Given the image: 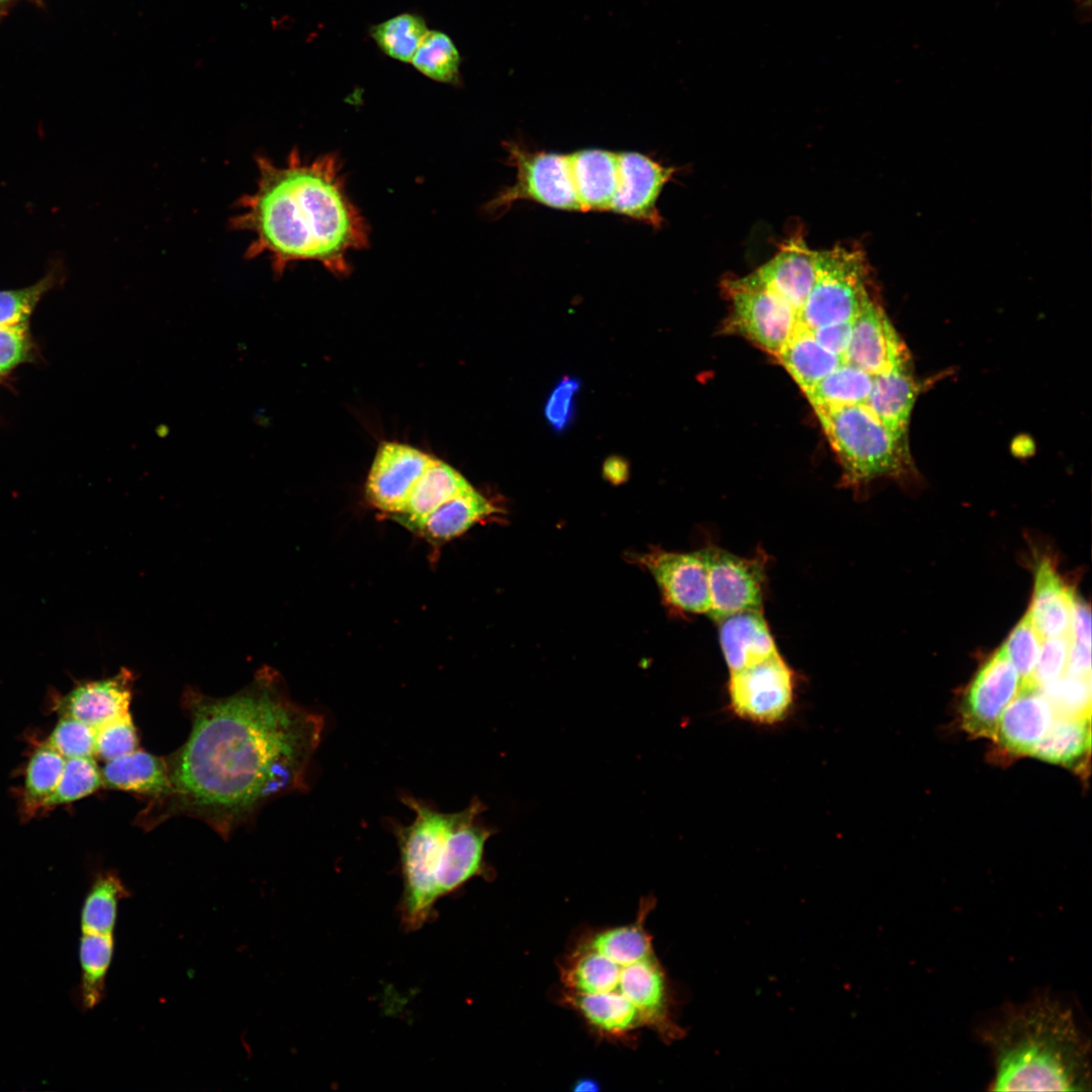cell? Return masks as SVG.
Instances as JSON below:
<instances>
[{"label":"cell","mask_w":1092,"mask_h":1092,"mask_svg":"<svg viewBox=\"0 0 1092 1092\" xmlns=\"http://www.w3.org/2000/svg\"><path fill=\"white\" fill-rule=\"evenodd\" d=\"M27 328L0 326V374H6L30 357Z\"/></svg>","instance_id":"cell-43"},{"label":"cell","mask_w":1092,"mask_h":1092,"mask_svg":"<svg viewBox=\"0 0 1092 1092\" xmlns=\"http://www.w3.org/2000/svg\"><path fill=\"white\" fill-rule=\"evenodd\" d=\"M567 160L580 211H610L619 182L618 153L585 149Z\"/></svg>","instance_id":"cell-22"},{"label":"cell","mask_w":1092,"mask_h":1092,"mask_svg":"<svg viewBox=\"0 0 1092 1092\" xmlns=\"http://www.w3.org/2000/svg\"><path fill=\"white\" fill-rule=\"evenodd\" d=\"M412 63L432 80L443 83L458 81L460 55L452 39L444 32L428 30Z\"/></svg>","instance_id":"cell-33"},{"label":"cell","mask_w":1092,"mask_h":1092,"mask_svg":"<svg viewBox=\"0 0 1092 1092\" xmlns=\"http://www.w3.org/2000/svg\"><path fill=\"white\" fill-rule=\"evenodd\" d=\"M61 267L56 265L47 274L27 287L0 290V326L27 328L29 316L47 292L60 282Z\"/></svg>","instance_id":"cell-35"},{"label":"cell","mask_w":1092,"mask_h":1092,"mask_svg":"<svg viewBox=\"0 0 1092 1092\" xmlns=\"http://www.w3.org/2000/svg\"><path fill=\"white\" fill-rule=\"evenodd\" d=\"M1066 671L1073 676L1091 677V647L1072 642Z\"/></svg>","instance_id":"cell-46"},{"label":"cell","mask_w":1092,"mask_h":1092,"mask_svg":"<svg viewBox=\"0 0 1092 1092\" xmlns=\"http://www.w3.org/2000/svg\"><path fill=\"white\" fill-rule=\"evenodd\" d=\"M181 703L189 736L165 756L168 788L148 799L136 826L151 830L186 816L228 839L268 802L306 790L324 718L293 702L277 671L263 666L222 698L188 687Z\"/></svg>","instance_id":"cell-1"},{"label":"cell","mask_w":1092,"mask_h":1092,"mask_svg":"<svg viewBox=\"0 0 1092 1092\" xmlns=\"http://www.w3.org/2000/svg\"><path fill=\"white\" fill-rule=\"evenodd\" d=\"M907 357V349L887 314L870 298L851 322L843 361L875 376Z\"/></svg>","instance_id":"cell-17"},{"label":"cell","mask_w":1092,"mask_h":1092,"mask_svg":"<svg viewBox=\"0 0 1092 1092\" xmlns=\"http://www.w3.org/2000/svg\"><path fill=\"white\" fill-rule=\"evenodd\" d=\"M139 748V735L130 713L96 729L95 755L109 761Z\"/></svg>","instance_id":"cell-40"},{"label":"cell","mask_w":1092,"mask_h":1092,"mask_svg":"<svg viewBox=\"0 0 1092 1092\" xmlns=\"http://www.w3.org/2000/svg\"><path fill=\"white\" fill-rule=\"evenodd\" d=\"M134 680L133 672L121 667L111 677L83 682L65 696L60 711L97 729L129 713Z\"/></svg>","instance_id":"cell-18"},{"label":"cell","mask_w":1092,"mask_h":1092,"mask_svg":"<svg viewBox=\"0 0 1092 1092\" xmlns=\"http://www.w3.org/2000/svg\"><path fill=\"white\" fill-rule=\"evenodd\" d=\"M873 382V375L843 362L804 394L811 405L866 404Z\"/></svg>","instance_id":"cell-31"},{"label":"cell","mask_w":1092,"mask_h":1092,"mask_svg":"<svg viewBox=\"0 0 1092 1092\" xmlns=\"http://www.w3.org/2000/svg\"><path fill=\"white\" fill-rule=\"evenodd\" d=\"M1071 636L1073 643L1091 647L1090 609L1081 600L1075 599L1071 624Z\"/></svg>","instance_id":"cell-45"},{"label":"cell","mask_w":1092,"mask_h":1092,"mask_svg":"<svg viewBox=\"0 0 1092 1092\" xmlns=\"http://www.w3.org/2000/svg\"><path fill=\"white\" fill-rule=\"evenodd\" d=\"M1072 645L1071 634L1044 638L1032 673V682L1041 687L1063 675Z\"/></svg>","instance_id":"cell-42"},{"label":"cell","mask_w":1092,"mask_h":1092,"mask_svg":"<svg viewBox=\"0 0 1092 1092\" xmlns=\"http://www.w3.org/2000/svg\"><path fill=\"white\" fill-rule=\"evenodd\" d=\"M722 285L730 301L728 332L776 357L798 328V312L769 290L741 286L731 279Z\"/></svg>","instance_id":"cell-10"},{"label":"cell","mask_w":1092,"mask_h":1092,"mask_svg":"<svg viewBox=\"0 0 1092 1092\" xmlns=\"http://www.w3.org/2000/svg\"><path fill=\"white\" fill-rule=\"evenodd\" d=\"M1074 592L1061 578L1050 559L1035 570L1034 592L1028 614L1041 637L1071 634Z\"/></svg>","instance_id":"cell-23"},{"label":"cell","mask_w":1092,"mask_h":1092,"mask_svg":"<svg viewBox=\"0 0 1092 1092\" xmlns=\"http://www.w3.org/2000/svg\"><path fill=\"white\" fill-rule=\"evenodd\" d=\"M844 478L860 484L911 469L908 443L897 439L867 404L812 405Z\"/></svg>","instance_id":"cell-6"},{"label":"cell","mask_w":1092,"mask_h":1092,"mask_svg":"<svg viewBox=\"0 0 1092 1092\" xmlns=\"http://www.w3.org/2000/svg\"><path fill=\"white\" fill-rule=\"evenodd\" d=\"M114 945V934L81 932L79 997L83 1010L93 1009L105 997L106 978L112 963Z\"/></svg>","instance_id":"cell-29"},{"label":"cell","mask_w":1092,"mask_h":1092,"mask_svg":"<svg viewBox=\"0 0 1092 1092\" xmlns=\"http://www.w3.org/2000/svg\"><path fill=\"white\" fill-rule=\"evenodd\" d=\"M978 1036L993 1060V1091L1091 1090L1090 1041L1050 995L1005 1005Z\"/></svg>","instance_id":"cell-4"},{"label":"cell","mask_w":1092,"mask_h":1092,"mask_svg":"<svg viewBox=\"0 0 1092 1092\" xmlns=\"http://www.w3.org/2000/svg\"><path fill=\"white\" fill-rule=\"evenodd\" d=\"M618 162L619 182L610 211L660 228L657 200L675 170L635 152L618 153Z\"/></svg>","instance_id":"cell-16"},{"label":"cell","mask_w":1092,"mask_h":1092,"mask_svg":"<svg viewBox=\"0 0 1092 1092\" xmlns=\"http://www.w3.org/2000/svg\"><path fill=\"white\" fill-rule=\"evenodd\" d=\"M497 511L471 485L429 515L416 532L432 542H447Z\"/></svg>","instance_id":"cell-26"},{"label":"cell","mask_w":1092,"mask_h":1092,"mask_svg":"<svg viewBox=\"0 0 1092 1092\" xmlns=\"http://www.w3.org/2000/svg\"><path fill=\"white\" fill-rule=\"evenodd\" d=\"M129 895L117 874H99L90 886L81 907V932L114 934L119 902Z\"/></svg>","instance_id":"cell-30"},{"label":"cell","mask_w":1092,"mask_h":1092,"mask_svg":"<svg viewBox=\"0 0 1092 1092\" xmlns=\"http://www.w3.org/2000/svg\"><path fill=\"white\" fill-rule=\"evenodd\" d=\"M66 758L48 743L33 752L25 772L23 801L27 811L44 808L60 782Z\"/></svg>","instance_id":"cell-32"},{"label":"cell","mask_w":1092,"mask_h":1092,"mask_svg":"<svg viewBox=\"0 0 1092 1092\" xmlns=\"http://www.w3.org/2000/svg\"><path fill=\"white\" fill-rule=\"evenodd\" d=\"M505 148L508 162L517 173L516 182L487 203V212L502 215L521 200L554 209L580 211L567 155L530 151L515 142L506 143Z\"/></svg>","instance_id":"cell-8"},{"label":"cell","mask_w":1092,"mask_h":1092,"mask_svg":"<svg viewBox=\"0 0 1092 1092\" xmlns=\"http://www.w3.org/2000/svg\"><path fill=\"white\" fill-rule=\"evenodd\" d=\"M101 777L106 788L147 796V799L163 794L169 785L165 756L139 748L106 761Z\"/></svg>","instance_id":"cell-25"},{"label":"cell","mask_w":1092,"mask_h":1092,"mask_svg":"<svg viewBox=\"0 0 1092 1092\" xmlns=\"http://www.w3.org/2000/svg\"><path fill=\"white\" fill-rule=\"evenodd\" d=\"M1091 743L1090 716L1055 715L1031 755L1053 763L1071 765L1082 760Z\"/></svg>","instance_id":"cell-28"},{"label":"cell","mask_w":1092,"mask_h":1092,"mask_svg":"<svg viewBox=\"0 0 1092 1092\" xmlns=\"http://www.w3.org/2000/svg\"><path fill=\"white\" fill-rule=\"evenodd\" d=\"M706 562L711 601L710 617L762 609L768 557L758 551L745 557L710 544L700 549Z\"/></svg>","instance_id":"cell-11"},{"label":"cell","mask_w":1092,"mask_h":1092,"mask_svg":"<svg viewBox=\"0 0 1092 1092\" xmlns=\"http://www.w3.org/2000/svg\"><path fill=\"white\" fill-rule=\"evenodd\" d=\"M470 486L461 473L434 457L414 486L404 509L391 518L416 532L429 515Z\"/></svg>","instance_id":"cell-24"},{"label":"cell","mask_w":1092,"mask_h":1092,"mask_svg":"<svg viewBox=\"0 0 1092 1092\" xmlns=\"http://www.w3.org/2000/svg\"><path fill=\"white\" fill-rule=\"evenodd\" d=\"M95 728L75 718L63 716L47 743L67 759L95 756Z\"/></svg>","instance_id":"cell-39"},{"label":"cell","mask_w":1092,"mask_h":1092,"mask_svg":"<svg viewBox=\"0 0 1092 1092\" xmlns=\"http://www.w3.org/2000/svg\"><path fill=\"white\" fill-rule=\"evenodd\" d=\"M103 786L94 756L67 758L60 782L44 808L80 800Z\"/></svg>","instance_id":"cell-36"},{"label":"cell","mask_w":1092,"mask_h":1092,"mask_svg":"<svg viewBox=\"0 0 1092 1092\" xmlns=\"http://www.w3.org/2000/svg\"><path fill=\"white\" fill-rule=\"evenodd\" d=\"M630 475L629 462L621 456L608 457L603 464V476L612 484L624 483Z\"/></svg>","instance_id":"cell-47"},{"label":"cell","mask_w":1092,"mask_h":1092,"mask_svg":"<svg viewBox=\"0 0 1092 1092\" xmlns=\"http://www.w3.org/2000/svg\"><path fill=\"white\" fill-rule=\"evenodd\" d=\"M1055 715L1039 687H1024L1001 714L995 738L1012 753L1029 754Z\"/></svg>","instance_id":"cell-19"},{"label":"cell","mask_w":1092,"mask_h":1092,"mask_svg":"<svg viewBox=\"0 0 1092 1092\" xmlns=\"http://www.w3.org/2000/svg\"><path fill=\"white\" fill-rule=\"evenodd\" d=\"M1023 688L1021 678L1003 647L998 649L974 677L963 704V724L972 735L991 738L1001 714Z\"/></svg>","instance_id":"cell-13"},{"label":"cell","mask_w":1092,"mask_h":1092,"mask_svg":"<svg viewBox=\"0 0 1092 1092\" xmlns=\"http://www.w3.org/2000/svg\"><path fill=\"white\" fill-rule=\"evenodd\" d=\"M427 31L422 17L403 13L374 25L371 35L387 56L411 62Z\"/></svg>","instance_id":"cell-34"},{"label":"cell","mask_w":1092,"mask_h":1092,"mask_svg":"<svg viewBox=\"0 0 1092 1092\" xmlns=\"http://www.w3.org/2000/svg\"><path fill=\"white\" fill-rule=\"evenodd\" d=\"M776 358L803 392L844 362L842 357L823 348L811 330L800 324Z\"/></svg>","instance_id":"cell-27"},{"label":"cell","mask_w":1092,"mask_h":1092,"mask_svg":"<svg viewBox=\"0 0 1092 1092\" xmlns=\"http://www.w3.org/2000/svg\"><path fill=\"white\" fill-rule=\"evenodd\" d=\"M630 558L652 575L664 605L671 611L710 615L708 571L701 550L675 552L652 548Z\"/></svg>","instance_id":"cell-12"},{"label":"cell","mask_w":1092,"mask_h":1092,"mask_svg":"<svg viewBox=\"0 0 1092 1092\" xmlns=\"http://www.w3.org/2000/svg\"><path fill=\"white\" fill-rule=\"evenodd\" d=\"M1091 677H1078L1070 674L1040 687L1051 703L1056 715L1090 716Z\"/></svg>","instance_id":"cell-38"},{"label":"cell","mask_w":1092,"mask_h":1092,"mask_svg":"<svg viewBox=\"0 0 1092 1092\" xmlns=\"http://www.w3.org/2000/svg\"><path fill=\"white\" fill-rule=\"evenodd\" d=\"M433 459V456L406 444L382 443L366 480L368 502L390 517L399 514Z\"/></svg>","instance_id":"cell-15"},{"label":"cell","mask_w":1092,"mask_h":1092,"mask_svg":"<svg viewBox=\"0 0 1092 1092\" xmlns=\"http://www.w3.org/2000/svg\"><path fill=\"white\" fill-rule=\"evenodd\" d=\"M581 381L574 376H563L553 387L544 406V417L550 428L561 433L574 418V400Z\"/></svg>","instance_id":"cell-41"},{"label":"cell","mask_w":1092,"mask_h":1092,"mask_svg":"<svg viewBox=\"0 0 1092 1092\" xmlns=\"http://www.w3.org/2000/svg\"><path fill=\"white\" fill-rule=\"evenodd\" d=\"M0 1H3V0H0Z\"/></svg>","instance_id":"cell-48"},{"label":"cell","mask_w":1092,"mask_h":1092,"mask_svg":"<svg viewBox=\"0 0 1092 1092\" xmlns=\"http://www.w3.org/2000/svg\"><path fill=\"white\" fill-rule=\"evenodd\" d=\"M811 332L823 348L843 359L851 338V322L825 325Z\"/></svg>","instance_id":"cell-44"},{"label":"cell","mask_w":1092,"mask_h":1092,"mask_svg":"<svg viewBox=\"0 0 1092 1092\" xmlns=\"http://www.w3.org/2000/svg\"><path fill=\"white\" fill-rule=\"evenodd\" d=\"M816 268V280L799 312V324L812 331L852 322L871 298L863 253L838 245L817 251Z\"/></svg>","instance_id":"cell-7"},{"label":"cell","mask_w":1092,"mask_h":1092,"mask_svg":"<svg viewBox=\"0 0 1092 1092\" xmlns=\"http://www.w3.org/2000/svg\"><path fill=\"white\" fill-rule=\"evenodd\" d=\"M798 677L780 651L729 672L728 707L737 718L774 726L787 720L797 699Z\"/></svg>","instance_id":"cell-9"},{"label":"cell","mask_w":1092,"mask_h":1092,"mask_svg":"<svg viewBox=\"0 0 1092 1092\" xmlns=\"http://www.w3.org/2000/svg\"><path fill=\"white\" fill-rule=\"evenodd\" d=\"M918 394L909 357L875 375L868 407L899 440L907 442L910 416Z\"/></svg>","instance_id":"cell-21"},{"label":"cell","mask_w":1092,"mask_h":1092,"mask_svg":"<svg viewBox=\"0 0 1092 1092\" xmlns=\"http://www.w3.org/2000/svg\"><path fill=\"white\" fill-rule=\"evenodd\" d=\"M1042 641L1043 638L1036 630L1027 612L1002 646L1008 659L1017 670L1023 688L1035 686L1032 682V673L1038 660Z\"/></svg>","instance_id":"cell-37"},{"label":"cell","mask_w":1092,"mask_h":1092,"mask_svg":"<svg viewBox=\"0 0 1092 1092\" xmlns=\"http://www.w3.org/2000/svg\"><path fill=\"white\" fill-rule=\"evenodd\" d=\"M728 671H736L779 652L762 609L737 612L716 621Z\"/></svg>","instance_id":"cell-20"},{"label":"cell","mask_w":1092,"mask_h":1092,"mask_svg":"<svg viewBox=\"0 0 1092 1092\" xmlns=\"http://www.w3.org/2000/svg\"><path fill=\"white\" fill-rule=\"evenodd\" d=\"M817 250H812L801 233L785 240L772 258L734 283L769 290L785 299L799 315L816 280Z\"/></svg>","instance_id":"cell-14"},{"label":"cell","mask_w":1092,"mask_h":1092,"mask_svg":"<svg viewBox=\"0 0 1092 1092\" xmlns=\"http://www.w3.org/2000/svg\"><path fill=\"white\" fill-rule=\"evenodd\" d=\"M415 813L407 825H394L403 878L401 917L416 930L431 916L435 903L484 874V849L493 830L481 814L477 798L459 812L444 813L422 800L404 796Z\"/></svg>","instance_id":"cell-5"},{"label":"cell","mask_w":1092,"mask_h":1092,"mask_svg":"<svg viewBox=\"0 0 1092 1092\" xmlns=\"http://www.w3.org/2000/svg\"><path fill=\"white\" fill-rule=\"evenodd\" d=\"M256 163V189L239 200L232 219L235 230L253 236L247 257L267 255L277 275L298 261L347 275L348 253L366 248L369 233L347 194L338 157L307 161L293 151L282 166L265 157Z\"/></svg>","instance_id":"cell-2"},{"label":"cell","mask_w":1092,"mask_h":1092,"mask_svg":"<svg viewBox=\"0 0 1092 1092\" xmlns=\"http://www.w3.org/2000/svg\"><path fill=\"white\" fill-rule=\"evenodd\" d=\"M653 905L641 902L632 922L584 931L558 964L561 1002L601 1036L625 1039L650 1029L670 1043L686 1034L646 928Z\"/></svg>","instance_id":"cell-3"}]
</instances>
